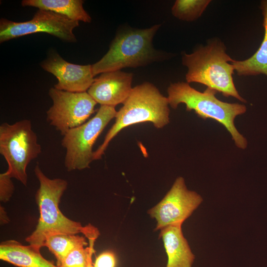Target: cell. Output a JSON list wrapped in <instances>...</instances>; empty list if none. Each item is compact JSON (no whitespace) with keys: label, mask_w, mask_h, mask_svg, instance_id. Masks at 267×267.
Returning a JSON list of instances; mask_svg holds the SVG:
<instances>
[{"label":"cell","mask_w":267,"mask_h":267,"mask_svg":"<svg viewBox=\"0 0 267 267\" xmlns=\"http://www.w3.org/2000/svg\"><path fill=\"white\" fill-rule=\"evenodd\" d=\"M97 236L89 238V246L76 248L64 259L58 267H88L94 252V243Z\"/></svg>","instance_id":"19"},{"label":"cell","mask_w":267,"mask_h":267,"mask_svg":"<svg viewBox=\"0 0 267 267\" xmlns=\"http://www.w3.org/2000/svg\"><path fill=\"white\" fill-rule=\"evenodd\" d=\"M48 94L52 105L46 111V120L62 135L86 122L97 104L87 91L70 92L53 87Z\"/></svg>","instance_id":"8"},{"label":"cell","mask_w":267,"mask_h":267,"mask_svg":"<svg viewBox=\"0 0 267 267\" xmlns=\"http://www.w3.org/2000/svg\"><path fill=\"white\" fill-rule=\"evenodd\" d=\"M182 224H172L160 230L168 257L166 267H192L194 262L195 257L183 234Z\"/></svg>","instance_id":"13"},{"label":"cell","mask_w":267,"mask_h":267,"mask_svg":"<svg viewBox=\"0 0 267 267\" xmlns=\"http://www.w3.org/2000/svg\"><path fill=\"white\" fill-rule=\"evenodd\" d=\"M211 0H177L173 5L172 15L179 20L193 22L200 18Z\"/></svg>","instance_id":"18"},{"label":"cell","mask_w":267,"mask_h":267,"mask_svg":"<svg viewBox=\"0 0 267 267\" xmlns=\"http://www.w3.org/2000/svg\"><path fill=\"white\" fill-rule=\"evenodd\" d=\"M10 178L5 172L0 174V199L7 202L12 196L14 186Z\"/></svg>","instance_id":"20"},{"label":"cell","mask_w":267,"mask_h":267,"mask_svg":"<svg viewBox=\"0 0 267 267\" xmlns=\"http://www.w3.org/2000/svg\"><path fill=\"white\" fill-rule=\"evenodd\" d=\"M117 112L115 107L100 105L92 118L63 135L61 145L66 150L64 162L68 171L89 168L94 161L93 145Z\"/></svg>","instance_id":"7"},{"label":"cell","mask_w":267,"mask_h":267,"mask_svg":"<svg viewBox=\"0 0 267 267\" xmlns=\"http://www.w3.org/2000/svg\"><path fill=\"white\" fill-rule=\"evenodd\" d=\"M9 222L8 217L3 207L0 206V222L1 224H5Z\"/></svg>","instance_id":"22"},{"label":"cell","mask_w":267,"mask_h":267,"mask_svg":"<svg viewBox=\"0 0 267 267\" xmlns=\"http://www.w3.org/2000/svg\"><path fill=\"white\" fill-rule=\"evenodd\" d=\"M160 26L155 25L143 29L127 30L117 34L107 53L91 65L94 77L126 67L144 66L164 58V53L155 49L152 43Z\"/></svg>","instance_id":"5"},{"label":"cell","mask_w":267,"mask_h":267,"mask_svg":"<svg viewBox=\"0 0 267 267\" xmlns=\"http://www.w3.org/2000/svg\"><path fill=\"white\" fill-rule=\"evenodd\" d=\"M42 153L38 136L30 120L25 119L0 125V154L8 164L6 174L26 186L29 164Z\"/></svg>","instance_id":"6"},{"label":"cell","mask_w":267,"mask_h":267,"mask_svg":"<svg viewBox=\"0 0 267 267\" xmlns=\"http://www.w3.org/2000/svg\"><path fill=\"white\" fill-rule=\"evenodd\" d=\"M169 105L176 109L180 103L186 105V110H193L198 117L212 119L222 124L230 134L235 145L245 149L248 144L246 138L237 130L235 118L244 114L246 106L238 103H228L218 99L216 91L206 89L200 92L192 88L187 82L172 83L168 89Z\"/></svg>","instance_id":"4"},{"label":"cell","mask_w":267,"mask_h":267,"mask_svg":"<svg viewBox=\"0 0 267 267\" xmlns=\"http://www.w3.org/2000/svg\"><path fill=\"white\" fill-rule=\"evenodd\" d=\"M34 173L40 182L36 200L40 216L36 229L26 238L29 244L41 248L44 246L45 239L52 235L82 233L88 238L98 231L91 224L82 226L80 222L68 219L60 211L59 203L68 186L66 180L48 178L38 163L35 167Z\"/></svg>","instance_id":"1"},{"label":"cell","mask_w":267,"mask_h":267,"mask_svg":"<svg viewBox=\"0 0 267 267\" xmlns=\"http://www.w3.org/2000/svg\"><path fill=\"white\" fill-rule=\"evenodd\" d=\"M93 267V265H92V261H91L89 265V267Z\"/></svg>","instance_id":"23"},{"label":"cell","mask_w":267,"mask_h":267,"mask_svg":"<svg viewBox=\"0 0 267 267\" xmlns=\"http://www.w3.org/2000/svg\"><path fill=\"white\" fill-rule=\"evenodd\" d=\"M40 250L16 240L4 241L0 243V259L19 267H58L44 259Z\"/></svg>","instance_id":"14"},{"label":"cell","mask_w":267,"mask_h":267,"mask_svg":"<svg viewBox=\"0 0 267 267\" xmlns=\"http://www.w3.org/2000/svg\"><path fill=\"white\" fill-rule=\"evenodd\" d=\"M133 79L132 73L121 70L102 73L94 78L87 92L97 103L115 107L129 96Z\"/></svg>","instance_id":"12"},{"label":"cell","mask_w":267,"mask_h":267,"mask_svg":"<svg viewBox=\"0 0 267 267\" xmlns=\"http://www.w3.org/2000/svg\"><path fill=\"white\" fill-rule=\"evenodd\" d=\"M82 0H23V6H31L51 11L68 18L90 23L91 18L83 7Z\"/></svg>","instance_id":"16"},{"label":"cell","mask_w":267,"mask_h":267,"mask_svg":"<svg viewBox=\"0 0 267 267\" xmlns=\"http://www.w3.org/2000/svg\"><path fill=\"white\" fill-rule=\"evenodd\" d=\"M197 192L189 190L182 177H178L163 198L147 211L156 221L155 230L175 223L183 222L203 202Z\"/></svg>","instance_id":"10"},{"label":"cell","mask_w":267,"mask_h":267,"mask_svg":"<svg viewBox=\"0 0 267 267\" xmlns=\"http://www.w3.org/2000/svg\"><path fill=\"white\" fill-rule=\"evenodd\" d=\"M123 104L102 143L94 151L93 160L101 158L111 140L124 128L139 123L151 122L155 128L161 129L170 122L167 97L149 82L133 88Z\"/></svg>","instance_id":"3"},{"label":"cell","mask_w":267,"mask_h":267,"mask_svg":"<svg viewBox=\"0 0 267 267\" xmlns=\"http://www.w3.org/2000/svg\"><path fill=\"white\" fill-rule=\"evenodd\" d=\"M232 60L220 39H210L205 45L198 46L192 53H182V64L187 68L186 82L202 84L225 97L232 96L246 102L239 94L233 82L232 75L235 71L231 63Z\"/></svg>","instance_id":"2"},{"label":"cell","mask_w":267,"mask_h":267,"mask_svg":"<svg viewBox=\"0 0 267 267\" xmlns=\"http://www.w3.org/2000/svg\"><path fill=\"white\" fill-rule=\"evenodd\" d=\"M43 69L58 80L54 88L70 92H86L94 81L91 65L69 63L58 53L51 50L41 63Z\"/></svg>","instance_id":"11"},{"label":"cell","mask_w":267,"mask_h":267,"mask_svg":"<svg viewBox=\"0 0 267 267\" xmlns=\"http://www.w3.org/2000/svg\"><path fill=\"white\" fill-rule=\"evenodd\" d=\"M116 259L114 253L105 251L96 257L93 267H115Z\"/></svg>","instance_id":"21"},{"label":"cell","mask_w":267,"mask_h":267,"mask_svg":"<svg viewBox=\"0 0 267 267\" xmlns=\"http://www.w3.org/2000/svg\"><path fill=\"white\" fill-rule=\"evenodd\" d=\"M86 239L76 234H58L47 237L44 246L47 247L57 259L58 267L64 259L73 250L88 245Z\"/></svg>","instance_id":"17"},{"label":"cell","mask_w":267,"mask_h":267,"mask_svg":"<svg viewBox=\"0 0 267 267\" xmlns=\"http://www.w3.org/2000/svg\"><path fill=\"white\" fill-rule=\"evenodd\" d=\"M260 8L263 16L264 38L259 48L252 56L244 60L233 59L231 62L238 76L263 74L267 76V0L261 1Z\"/></svg>","instance_id":"15"},{"label":"cell","mask_w":267,"mask_h":267,"mask_svg":"<svg viewBox=\"0 0 267 267\" xmlns=\"http://www.w3.org/2000/svg\"><path fill=\"white\" fill-rule=\"evenodd\" d=\"M79 22L54 12L38 9L29 21L15 22L0 20V43L37 33H45L69 43L77 42L73 33Z\"/></svg>","instance_id":"9"}]
</instances>
